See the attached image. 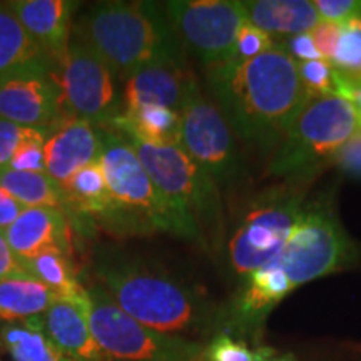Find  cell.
I'll return each mask as SVG.
<instances>
[{
    "label": "cell",
    "instance_id": "6da1fadb",
    "mask_svg": "<svg viewBox=\"0 0 361 361\" xmlns=\"http://www.w3.org/2000/svg\"><path fill=\"white\" fill-rule=\"evenodd\" d=\"M206 78L233 134L271 156L308 101L298 66L281 44L246 62L206 67Z\"/></svg>",
    "mask_w": 361,
    "mask_h": 361
},
{
    "label": "cell",
    "instance_id": "7a4b0ae2",
    "mask_svg": "<svg viewBox=\"0 0 361 361\" xmlns=\"http://www.w3.org/2000/svg\"><path fill=\"white\" fill-rule=\"evenodd\" d=\"M75 34V40L92 49L117 79L128 80L152 66L186 64L184 44L164 4H97L80 17Z\"/></svg>",
    "mask_w": 361,
    "mask_h": 361
},
{
    "label": "cell",
    "instance_id": "3957f363",
    "mask_svg": "<svg viewBox=\"0 0 361 361\" xmlns=\"http://www.w3.org/2000/svg\"><path fill=\"white\" fill-rule=\"evenodd\" d=\"M101 142L99 164L116 207V228L146 234L164 231L188 241L201 238L200 228L152 183L126 135L101 128Z\"/></svg>",
    "mask_w": 361,
    "mask_h": 361
},
{
    "label": "cell",
    "instance_id": "277c9868",
    "mask_svg": "<svg viewBox=\"0 0 361 361\" xmlns=\"http://www.w3.org/2000/svg\"><path fill=\"white\" fill-rule=\"evenodd\" d=\"M358 133L361 114L353 102L335 96H311L271 154L268 173L284 183H306Z\"/></svg>",
    "mask_w": 361,
    "mask_h": 361
},
{
    "label": "cell",
    "instance_id": "5b68a950",
    "mask_svg": "<svg viewBox=\"0 0 361 361\" xmlns=\"http://www.w3.org/2000/svg\"><path fill=\"white\" fill-rule=\"evenodd\" d=\"M107 291L130 318L157 333L188 331L206 318L204 305L169 274L124 263L101 271Z\"/></svg>",
    "mask_w": 361,
    "mask_h": 361
},
{
    "label": "cell",
    "instance_id": "8992f818",
    "mask_svg": "<svg viewBox=\"0 0 361 361\" xmlns=\"http://www.w3.org/2000/svg\"><path fill=\"white\" fill-rule=\"evenodd\" d=\"M305 184H274L246 206L228 243L229 261L239 278L281 255L306 202Z\"/></svg>",
    "mask_w": 361,
    "mask_h": 361
},
{
    "label": "cell",
    "instance_id": "52a82bcc",
    "mask_svg": "<svg viewBox=\"0 0 361 361\" xmlns=\"http://www.w3.org/2000/svg\"><path fill=\"white\" fill-rule=\"evenodd\" d=\"M358 246L329 201H306L295 228L278 256L295 290L313 279L328 276L358 259Z\"/></svg>",
    "mask_w": 361,
    "mask_h": 361
},
{
    "label": "cell",
    "instance_id": "ba28073f",
    "mask_svg": "<svg viewBox=\"0 0 361 361\" xmlns=\"http://www.w3.org/2000/svg\"><path fill=\"white\" fill-rule=\"evenodd\" d=\"M152 183L186 218L200 228L221 234L223 206L218 183L180 146H151L129 139Z\"/></svg>",
    "mask_w": 361,
    "mask_h": 361
},
{
    "label": "cell",
    "instance_id": "9c48e42d",
    "mask_svg": "<svg viewBox=\"0 0 361 361\" xmlns=\"http://www.w3.org/2000/svg\"><path fill=\"white\" fill-rule=\"evenodd\" d=\"M89 293V326L107 361H192L196 345L149 329L126 313L101 286Z\"/></svg>",
    "mask_w": 361,
    "mask_h": 361
},
{
    "label": "cell",
    "instance_id": "30bf717a",
    "mask_svg": "<svg viewBox=\"0 0 361 361\" xmlns=\"http://www.w3.org/2000/svg\"><path fill=\"white\" fill-rule=\"evenodd\" d=\"M179 146L196 161L216 183L231 186L245 174L233 130L223 112L201 92L194 80L179 111Z\"/></svg>",
    "mask_w": 361,
    "mask_h": 361
},
{
    "label": "cell",
    "instance_id": "8fae6325",
    "mask_svg": "<svg viewBox=\"0 0 361 361\" xmlns=\"http://www.w3.org/2000/svg\"><path fill=\"white\" fill-rule=\"evenodd\" d=\"M52 75L62 92L64 109L72 117L87 121L96 128H109L124 109L117 92L116 75L87 45L74 40Z\"/></svg>",
    "mask_w": 361,
    "mask_h": 361
},
{
    "label": "cell",
    "instance_id": "7c38bea8",
    "mask_svg": "<svg viewBox=\"0 0 361 361\" xmlns=\"http://www.w3.org/2000/svg\"><path fill=\"white\" fill-rule=\"evenodd\" d=\"M164 8L179 39L206 67L231 57L239 30L247 22L238 0H174Z\"/></svg>",
    "mask_w": 361,
    "mask_h": 361
},
{
    "label": "cell",
    "instance_id": "4fadbf2b",
    "mask_svg": "<svg viewBox=\"0 0 361 361\" xmlns=\"http://www.w3.org/2000/svg\"><path fill=\"white\" fill-rule=\"evenodd\" d=\"M52 72H25L0 79V117L24 128L52 130L66 119Z\"/></svg>",
    "mask_w": 361,
    "mask_h": 361
},
{
    "label": "cell",
    "instance_id": "5bb4252c",
    "mask_svg": "<svg viewBox=\"0 0 361 361\" xmlns=\"http://www.w3.org/2000/svg\"><path fill=\"white\" fill-rule=\"evenodd\" d=\"M101 128L67 116L47 135L44 146L45 173L64 186L72 176L101 157Z\"/></svg>",
    "mask_w": 361,
    "mask_h": 361
},
{
    "label": "cell",
    "instance_id": "9a60e30c",
    "mask_svg": "<svg viewBox=\"0 0 361 361\" xmlns=\"http://www.w3.org/2000/svg\"><path fill=\"white\" fill-rule=\"evenodd\" d=\"M8 246L19 261L57 250L71 255V231L66 213L56 207H25L19 218L4 229Z\"/></svg>",
    "mask_w": 361,
    "mask_h": 361
},
{
    "label": "cell",
    "instance_id": "2e32d148",
    "mask_svg": "<svg viewBox=\"0 0 361 361\" xmlns=\"http://www.w3.org/2000/svg\"><path fill=\"white\" fill-rule=\"evenodd\" d=\"M7 6L57 66L69 49L72 17L79 4L69 0H13Z\"/></svg>",
    "mask_w": 361,
    "mask_h": 361
},
{
    "label": "cell",
    "instance_id": "e0dca14e",
    "mask_svg": "<svg viewBox=\"0 0 361 361\" xmlns=\"http://www.w3.org/2000/svg\"><path fill=\"white\" fill-rule=\"evenodd\" d=\"M89 300L85 303L57 300L42 316L40 326L62 356L72 361H107L89 326Z\"/></svg>",
    "mask_w": 361,
    "mask_h": 361
},
{
    "label": "cell",
    "instance_id": "ac0fdd59",
    "mask_svg": "<svg viewBox=\"0 0 361 361\" xmlns=\"http://www.w3.org/2000/svg\"><path fill=\"white\" fill-rule=\"evenodd\" d=\"M194 80L196 78L188 71L186 64L146 67L126 80L123 111L161 106L179 112Z\"/></svg>",
    "mask_w": 361,
    "mask_h": 361
},
{
    "label": "cell",
    "instance_id": "d6986e66",
    "mask_svg": "<svg viewBox=\"0 0 361 361\" xmlns=\"http://www.w3.org/2000/svg\"><path fill=\"white\" fill-rule=\"evenodd\" d=\"M56 62L22 27L7 4H0V79L25 72H52Z\"/></svg>",
    "mask_w": 361,
    "mask_h": 361
},
{
    "label": "cell",
    "instance_id": "ffe728a7",
    "mask_svg": "<svg viewBox=\"0 0 361 361\" xmlns=\"http://www.w3.org/2000/svg\"><path fill=\"white\" fill-rule=\"evenodd\" d=\"M247 22L271 37L310 34L322 22L308 0H247L243 2Z\"/></svg>",
    "mask_w": 361,
    "mask_h": 361
},
{
    "label": "cell",
    "instance_id": "44dd1931",
    "mask_svg": "<svg viewBox=\"0 0 361 361\" xmlns=\"http://www.w3.org/2000/svg\"><path fill=\"white\" fill-rule=\"evenodd\" d=\"M243 281L245 286L239 293L236 310L239 318L251 324L264 319V316L274 306L281 303L295 290L278 258L252 271L251 274L243 278Z\"/></svg>",
    "mask_w": 361,
    "mask_h": 361
},
{
    "label": "cell",
    "instance_id": "7402d4cb",
    "mask_svg": "<svg viewBox=\"0 0 361 361\" xmlns=\"http://www.w3.org/2000/svg\"><path fill=\"white\" fill-rule=\"evenodd\" d=\"M109 128L133 141L151 146H179L180 116L179 112L161 106H142L123 111Z\"/></svg>",
    "mask_w": 361,
    "mask_h": 361
},
{
    "label": "cell",
    "instance_id": "603a6c76",
    "mask_svg": "<svg viewBox=\"0 0 361 361\" xmlns=\"http://www.w3.org/2000/svg\"><path fill=\"white\" fill-rule=\"evenodd\" d=\"M59 296L25 271L0 279V318L25 322L44 314Z\"/></svg>",
    "mask_w": 361,
    "mask_h": 361
},
{
    "label": "cell",
    "instance_id": "cb8c5ba5",
    "mask_svg": "<svg viewBox=\"0 0 361 361\" xmlns=\"http://www.w3.org/2000/svg\"><path fill=\"white\" fill-rule=\"evenodd\" d=\"M62 192H64L66 209L78 214L104 218L107 223L114 224L116 207L99 161L79 169L62 186Z\"/></svg>",
    "mask_w": 361,
    "mask_h": 361
},
{
    "label": "cell",
    "instance_id": "d4e9b609",
    "mask_svg": "<svg viewBox=\"0 0 361 361\" xmlns=\"http://www.w3.org/2000/svg\"><path fill=\"white\" fill-rule=\"evenodd\" d=\"M20 264L25 273L51 288L59 300L74 301V303H85L89 300V293L80 286L75 278L71 255L67 252L57 250L45 251L35 258L20 261Z\"/></svg>",
    "mask_w": 361,
    "mask_h": 361
},
{
    "label": "cell",
    "instance_id": "484cf974",
    "mask_svg": "<svg viewBox=\"0 0 361 361\" xmlns=\"http://www.w3.org/2000/svg\"><path fill=\"white\" fill-rule=\"evenodd\" d=\"M0 350L12 361H62L64 358L44 333L39 316L6 324L0 329Z\"/></svg>",
    "mask_w": 361,
    "mask_h": 361
},
{
    "label": "cell",
    "instance_id": "4316f807",
    "mask_svg": "<svg viewBox=\"0 0 361 361\" xmlns=\"http://www.w3.org/2000/svg\"><path fill=\"white\" fill-rule=\"evenodd\" d=\"M0 186L24 207H56L66 211L62 188L47 173L2 169Z\"/></svg>",
    "mask_w": 361,
    "mask_h": 361
},
{
    "label": "cell",
    "instance_id": "83f0119b",
    "mask_svg": "<svg viewBox=\"0 0 361 361\" xmlns=\"http://www.w3.org/2000/svg\"><path fill=\"white\" fill-rule=\"evenodd\" d=\"M298 74L308 96H345L348 78L343 75L331 62L324 61H310L300 62Z\"/></svg>",
    "mask_w": 361,
    "mask_h": 361
},
{
    "label": "cell",
    "instance_id": "f1b7e54d",
    "mask_svg": "<svg viewBox=\"0 0 361 361\" xmlns=\"http://www.w3.org/2000/svg\"><path fill=\"white\" fill-rule=\"evenodd\" d=\"M341 27V39L331 64L350 80L361 82V19Z\"/></svg>",
    "mask_w": 361,
    "mask_h": 361
},
{
    "label": "cell",
    "instance_id": "f546056e",
    "mask_svg": "<svg viewBox=\"0 0 361 361\" xmlns=\"http://www.w3.org/2000/svg\"><path fill=\"white\" fill-rule=\"evenodd\" d=\"M47 141V133L40 129L25 128L16 152H13L8 169L27 171V173H45V154L44 146Z\"/></svg>",
    "mask_w": 361,
    "mask_h": 361
},
{
    "label": "cell",
    "instance_id": "4dcf8cb0",
    "mask_svg": "<svg viewBox=\"0 0 361 361\" xmlns=\"http://www.w3.org/2000/svg\"><path fill=\"white\" fill-rule=\"evenodd\" d=\"M278 42L269 34L263 32V30L255 27L250 22L239 30L236 42H234L231 57L226 62H246L251 59L261 56V54L271 51Z\"/></svg>",
    "mask_w": 361,
    "mask_h": 361
},
{
    "label": "cell",
    "instance_id": "1f68e13d",
    "mask_svg": "<svg viewBox=\"0 0 361 361\" xmlns=\"http://www.w3.org/2000/svg\"><path fill=\"white\" fill-rule=\"evenodd\" d=\"M207 361H268V351H252L245 343L221 335L207 348Z\"/></svg>",
    "mask_w": 361,
    "mask_h": 361
},
{
    "label": "cell",
    "instance_id": "d6a6232c",
    "mask_svg": "<svg viewBox=\"0 0 361 361\" xmlns=\"http://www.w3.org/2000/svg\"><path fill=\"white\" fill-rule=\"evenodd\" d=\"M313 6L324 22L346 25L361 19V0H316Z\"/></svg>",
    "mask_w": 361,
    "mask_h": 361
},
{
    "label": "cell",
    "instance_id": "836d02e7",
    "mask_svg": "<svg viewBox=\"0 0 361 361\" xmlns=\"http://www.w3.org/2000/svg\"><path fill=\"white\" fill-rule=\"evenodd\" d=\"M340 173L353 180H361V133H358L343 146L331 162Z\"/></svg>",
    "mask_w": 361,
    "mask_h": 361
},
{
    "label": "cell",
    "instance_id": "e575fe53",
    "mask_svg": "<svg viewBox=\"0 0 361 361\" xmlns=\"http://www.w3.org/2000/svg\"><path fill=\"white\" fill-rule=\"evenodd\" d=\"M341 25L333 24V22H324L322 20L318 25L311 30V37H313V42L318 49L319 54H322L324 61L333 62L335 59L338 44H340L341 39Z\"/></svg>",
    "mask_w": 361,
    "mask_h": 361
},
{
    "label": "cell",
    "instance_id": "d590c367",
    "mask_svg": "<svg viewBox=\"0 0 361 361\" xmlns=\"http://www.w3.org/2000/svg\"><path fill=\"white\" fill-rule=\"evenodd\" d=\"M24 134V126L11 123V121L0 117V171L8 168V162H11Z\"/></svg>",
    "mask_w": 361,
    "mask_h": 361
},
{
    "label": "cell",
    "instance_id": "8d00e7d4",
    "mask_svg": "<svg viewBox=\"0 0 361 361\" xmlns=\"http://www.w3.org/2000/svg\"><path fill=\"white\" fill-rule=\"evenodd\" d=\"M279 44L283 45L284 51L288 52V56H290L296 64L310 61H322L323 59L322 54L316 49L311 34L293 35V37H286Z\"/></svg>",
    "mask_w": 361,
    "mask_h": 361
},
{
    "label": "cell",
    "instance_id": "74e56055",
    "mask_svg": "<svg viewBox=\"0 0 361 361\" xmlns=\"http://www.w3.org/2000/svg\"><path fill=\"white\" fill-rule=\"evenodd\" d=\"M24 209L25 207L20 202H17L6 189L0 186V231L8 228Z\"/></svg>",
    "mask_w": 361,
    "mask_h": 361
},
{
    "label": "cell",
    "instance_id": "f35d334b",
    "mask_svg": "<svg viewBox=\"0 0 361 361\" xmlns=\"http://www.w3.org/2000/svg\"><path fill=\"white\" fill-rule=\"evenodd\" d=\"M19 271H24V268H22L19 258L13 255L11 246H8L4 231H0V279L19 273Z\"/></svg>",
    "mask_w": 361,
    "mask_h": 361
},
{
    "label": "cell",
    "instance_id": "ab89813d",
    "mask_svg": "<svg viewBox=\"0 0 361 361\" xmlns=\"http://www.w3.org/2000/svg\"><path fill=\"white\" fill-rule=\"evenodd\" d=\"M343 99L353 102L355 107L361 114V82H353V80L348 79V85H346L345 96H343Z\"/></svg>",
    "mask_w": 361,
    "mask_h": 361
}]
</instances>
